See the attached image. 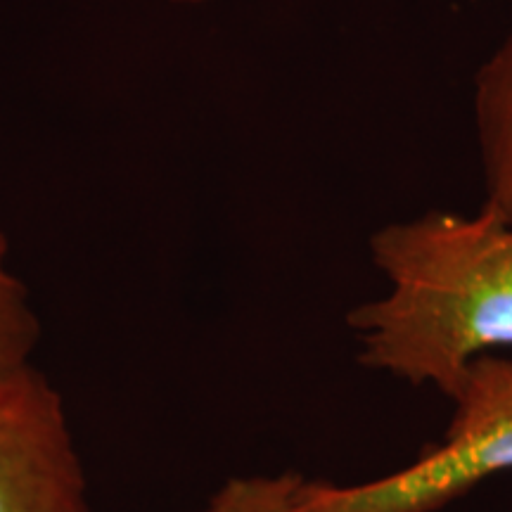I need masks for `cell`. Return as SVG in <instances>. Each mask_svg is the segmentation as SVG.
Segmentation results:
<instances>
[{
  "label": "cell",
  "mask_w": 512,
  "mask_h": 512,
  "mask_svg": "<svg viewBox=\"0 0 512 512\" xmlns=\"http://www.w3.org/2000/svg\"><path fill=\"white\" fill-rule=\"evenodd\" d=\"M382 297L349 311L358 363L446 399L482 356L512 349V221L430 209L370 238Z\"/></svg>",
  "instance_id": "obj_1"
},
{
  "label": "cell",
  "mask_w": 512,
  "mask_h": 512,
  "mask_svg": "<svg viewBox=\"0 0 512 512\" xmlns=\"http://www.w3.org/2000/svg\"><path fill=\"white\" fill-rule=\"evenodd\" d=\"M448 401L444 437L411 465L344 486L299 475L294 512H439L512 470V356L477 358Z\"/></svg>",
  "instance_id": "obj_2"
},
{
  "label": "cell",
  "mask_w": 512,
  "mask_h": 512,
  "mask_svg": "<svg viewBox=\"0 0 512 512\" xmlns=\"http://www.w3.org/2000/svg\"><path fill=\"white\" fill-rule=\"evenodd\" d=\"M67 408L34 363L0 377V512H88Z\"/></svg>",
  "instance_id": "obj_3"
},
{
  "label": "cell",
  "mask_w": 512,
  "mask_h": 512,
  "mask_svg": "<svg viewBox=\"0 0 512 512\" xmlns=\"http://www.w3.org/2000/svg\"><path fill=\"white\" fill-rule=\"evenodd\" d=\"M472 112L484 174V207L512 221V31L479 64Z\"/></svg>",
  "instance_id": "obj_4"
},
{
  "label": "cell",
  "mask_w": 512,
  "mask_h": 512,
  "mask_svg": "<svg viewBox=\"0 0 512 512\" xmlns=\"http://www.w3.org/2000/svg\"><path fill=\"white\" fill-rule=\"evenodd\" d=\"M38 344V318L29 292L12 273L8 240L0 233V377L29 366Z\"/></svg>",
  "instance_id": "obj_5"
},
{
  "label": "cell",
  "mask_w": 512,
  "mask_h": 512,
  "mask_svg": "<svg viewBox=\"0 0 512 512\" xmlns=\"http://www.w3.org/2000/svg\"><path fill=\"white\" fill-rule=\"evenodd\" d=\"M297 472L233 477L211 496L202 512H294Z\"/></svg>",
  "instance_id": "obj_6"
}]
</instances>
